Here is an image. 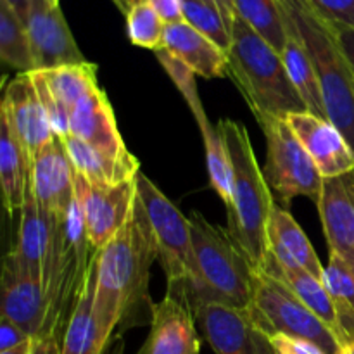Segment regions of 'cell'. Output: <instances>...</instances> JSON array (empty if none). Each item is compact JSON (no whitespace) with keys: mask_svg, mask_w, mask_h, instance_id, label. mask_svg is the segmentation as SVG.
<instances>
[{"mask_svg":"<svg viewBox=\"0 0 354 354\" xmlns=\"http://www.w3.org/2000/svg\"><path fill=\"white\" fill-rule=\"evenodd\" d=\"M75 197L93 251L106 248L128 223L137 206V178L116 185L92 183L75 171Z\"/></svg>","mask_w":354,"mask_h":354,"instance_id":"30bf717a","label":"cell"},{"mask_svg":"<svg viewBox=\"0 0 354 354\" xmlns=\"http://www.w3.org/2000/svg\"><path fill=\"white\" fill-rule=\"evenodd\" d=\"M286 121L324 178L354 171V149L330 120L303 111L289 114Z\"/></svg>","mask_w":354,"mask_h":354,"instance_id":"5bb4252c","label":"cell"},{"mask_svg":"<svg viewBox=\"0 0 354 354\" xmlns=\"http://www.w3.org/2000/svg\"><path fill=\"white\" fill-rule=\"evenodd\" d=\"M124 17H127V35L131 44L154 52L161 50L166 23L147 0H137L128 9Z\"/></svg>","mask_w":354,"mask_h":354,"instance_id":"d6a6232c","label":"cell"},{"mask_svg":"<svg viewBox=\"0 0 354 354\" xmlns=\"http://www.w3.org/2000/svg\"><path fill=\"white\" fill-rule=\"evenodd\" d=\"M268 248L283 268H303L324 280L325 266L292 214L275 203L268 225Z\"/></svg>","mask_w":354,"mask_h":354,"instance_id":"44dd1931","label":"cell"},{"mask_svg":"<svg viewBox=\"0 0 354 354\" xmlns=\"http://www.w3.org/2000/svg\"><path fill=\"white\" fill-rule=\"evenodd\" d=\"M166 24L182 23L183 0H147Z\"/></svg>","mask_w":354,"mask_h":354,"instance_id":"8d00e7d4","label":"cell"},{"mask_svg":"<svg viewBox=\"0 0 354 354\" xmlns=\"http://www.w3.org/2000/svg\"><path fill=\"white\" fill-rule=\"evenodd\" d=\"M54 216L41 209L37 203L33 189H28L26 201L19 211V230H17L16 258L21 268L44 282V266L52 242Z\"/></svg>","mask_w":354,"mask_h":354,"instance_id":"7402d4cb","label":"cell"},{"mask_svg":"<svg viewBox=\"0 0 354 354\" xmlns=\"http://www.w3.org/2000/svg\"><path fill=\"white\" fill-rule=\"evenodd\" d=\"M283 3L313 61L327 118L354 149V76L334 31L304 0H283Z\"/></svg>","mask_w":354,"mask_h":354,"instance_id":"8992f818","label":"cell"},{"mask_svg":"<svg viewBox=\"0 0 354 354\" xmlns=\"http://www.w3.org/2000/svg\"><path fill=\"white\" fill-rule=\"evenodd\" d=\"M337 354H354V335H351V337L339 348Z\"/></svg>","mask_w":354,"mask_h":354,"instance_id":"ee69618b","label":"cell"},{"mask_svg":"<svg viewBox=\"0 0 354 354\" xmlns=\"http://www.w3.org/2000/svg\"><path fill=\"white\" fill-rule=\"evenodd\" d=\"M218 130L225 138L234 171L232 203L227 207V228L252 266L261 272L270 252L268 225L275 197L259 168L244 124L234 120H221Z\"/></svg>","mask_w":354,"mask_h":354,"instance_id":"7a4b0ae2","label":"cell"},{"mask_svg":"<svg viewBox=\"0 0 354 354\" xmlns=\"http://www.w3.org/2000/svg\"><path fill=\"white\" fill-rule=\"evenodd\" d=\"M93 254L95 251L88 241L75 197L64 216H54L52 242L44 266L47 320L41 335H64L66 325L88 275Z\"/></svg>","mask_w":354,"mask_h":354,"instance_id":"5b68a950","label":"cell"},{"mask_svg":"<svg viewBox=\"0 0 354 354\" xmlns=\"http://www.w3.org/2000/svg\"><path fill=\"white\" fill-rule=\"evenodd\" d=\"M26 30L37 69L86 62L62 16L61 7L52 0H31Z\"/></svg>","mask_w":354,"mask_h":354,"instance_id":"7c38bea8","label":"cell"},{"mask_svg":"<svg viewBox=\"0 0 354 354\" xmlns=\"http://www.w3.org/2000/svg\"><path fill=\"white\" fill-rule=\"evenodd\" d=\"M268 337L277 354H327L310 339L296 337V335L289 334H272Z\"/></svg>","mask_w":354,"mask_h":354,"instance_id":"e575fe53","label":"cell"},{"mask_svg":"<svg viewBox=\"0 0 354 354\" xmlns=\"http://www.w3.org/2000/svg\"><path fill=\"white\" fill-rule=\"evenodd\" d=\"M235 16L282 54L290 33L283 0H234Z\"/></svg>","mask_w":354,"mask_h":354,"instance_id":"83f0119b","label":"cell"},{"mask_svg":"<svg viewBox=\"0 0 354 354\" xmlns=\"http://www.w3.org/2000/svg\"><path fill=\"white\" fill-rule=\"evenodd\" d=\"M33 342H35V339H31V341L24 342V344L17 346V348L9 349V351H3L0 354H31V349H33Z\"/></svg>","mask_w":354,"mask_h":354,"instance_id":"b9f144b4","label":"cell"},{"mask_svg":"<svg viewBox=\"0 0 354 354\" xmlns=\"http://www.w3.org/2000/svg\"><path fill=\"white\" fill-rule=\"evenodd\" d=\"M52 2H54V3H57V6H59V2H61V0H52Z\"/></svg>","mask_w":354,"mask_h":354,"instance_id":"f6af8a7d","label":"cell"},{"mask_svg":"<svg viewBox=\"0 0 354 354\" xmlns=\"http://www.w3.org/2000/svg\"><path fill=\"white\" fill-rule=\"evenodd\" d=\"M183 21L228 54L234 23L221 12L216 3L209 0H183Z\"/></svg>","mask_w":354,"mask_h":354,"instance_id":"1f68e13d","label":"cell"},{"mask_svg":"<svg viewBox=\"0 0 354 354\" xmlns=\"http://www.w3.org/2000/svg\"><path fill=\"white\" fill-rule=\"evenodd\" d=\"M332 28H354V0H304Z\"/></svg>","mask_w":354,"mask_h":354,"instance_id":"836d02e7","label":"cell"},{"mask_svg":"<svg viewBox=\"0 0 354 354\" xmlns=\"http://www.w3.org/2000/svg\"><path fill=\"white\" fill-rule=\"evenodd\" d=\"M0 116L6 118L31 159L55 137L30 73H17L6 86Z\"/></svg>","mask_w":354,"mask_h":354,"instance_id":"4fadbf2b","label":"cell"},{"mask_svg":"<svg viewBox=\"0 0 354 354\" xmlns=\"http://www.w3.org/2000/svg\"><path fill=\"white\" fill-rule=\"evenodd\" d=\"M95 280L97 251L93 254L85 283H83L82 294H80L75 310L66 325L61 354H104L109 346V341H106V337L102 335L95 315H93Z\"/></svg>","mask_w":354,"mask_h":354,"instance_id":"cb8c5ba5","label":"cell"},{"mask_svg":"<svg viewBox=\"0 0 354 354\" xmlns=\"http://www.w3.org/2000/svg\"><path fill=\"white\" fill-rule=\"evenodd\" d=\"M324 283L335 304L341 327V346L354 335V265L337 254H328Z\"/></svg>","mask_w":354,"mask_h":354,"instance_id":"f546056e","label":"cell"},{"mask_svg":"<svg viewBox=\"0 0 354 354\" xmlns=\"http://www.w3.org/2000/svg\"><path fill=\"white\" fill-rule=\"evenodd\" d=\"M33 159L17 140L6 118L0 116V183L7 213L21 211L31 185Z\"/></svg>","mask_w":354,"mask_h":354,"instance_id":"484cf974","label":"cell"},{"mask_svg":"<svg viewBox=\"0 0 354 354\" xmlns=\"http://www.w3.org/2000/svg\"><path fill=\"white\" fill-rule=\"evenodd\" d=\"M28 341H31V337L19 325L10 322L9 318L0 317V353L17 348Z\"/></svg>","mask_w":354,"mask_h":354,"instance_id":"d590c367","label":"cell"},{"mask_svg":"<svg viewBox=\"0 0 354 354\" xmlns=\"http://www.w3.org/2000/svg\"><path fill=\"white\" fill-rule=\"evenodd\" d=\"M2 2H6L19 16V19L26 24L28 14H30L31 9V0H2Z\"/></svg>","mask_w":354,"mask_h":354,"instance_id":"ab89813d","label":"cell"},{"mask_svg":"<svg viewBox=\"0 0 354 354\" xmlns=\"http://www.w3.org/2000/svg\"><path fill=\"white\" fill-rule=\"evenodd\" d=\"M69 135L111 154H130L120 130L109 97L97 88L83 97L69 116Z\"/></svg>","mask_w":354,"mask_h":354,"instance_id":"d6986e66","label":"cell"},{"mask_svg":"<svg viewBox=\"0 0 354 354\" xmlns=\"http://www.w3.org/2000/svg\"><path fill=\"white\" fill-rule=\"evenodd\" d=\"M44 76L48 90L59 104L71 116V111L83 97L99 88L97 83V66L93 62L66 64L52 69H37Z\"/></svg>","mask_w":354,"mask_h":354,"instance_id":"f1b7e54d","label":"cell"},{"mask_svg":"<svg viewBox=\"0 0 354 354\" xmlns=\"http://www.w3.org/2000/svg\"><path fill=\"white\" fill-rule=\"evenodd\" d=\"M332 31L354 76V28H332Z\"/></svg>","mask_w":354,"mask_h":354,"instance_id":"74e56055","label":"cell"},{"mask_svg":"<svg viewBox=\"0 0 354 354\" xmlns=\"http://www.w3.org/2000/svg\"><path fill=\"white\" fill-rule=\"evenodd\" d=\"M0 59L17 73L37 71L26 24L0 0Z\"/></svg>","mask_w":354,"mask_h":354,"instance_id":"4dcf8cb0","label":"cell"},{"mask_svg":"<svg viewBox=\"0 0 354 354\" xmlns=\"http://www.w3.org/2000/svg\"><path fill=\"white\" fill-rule=\"evenodd\" d=\"M280 55H282L283 64H286L287 73H289L290 82H292L294 86H296L297 93H299L301 99H303L306 109L310 111V113L318 114V116L327 118V113H325V106H324V97H322V90H320V82H318L313 61H311L310 54H308L306 47H304L303 38H301L299 33H297L292 19H290L289 38H287V44Z\"/></svg>","mask_w":354,"mask_h":354,"instance_id":"4316f807","label":"cell"},{"mask_svg":"<svg viewBox=\"0 0 354 354\" xmlns=\"http://www.w3.org/2000/svg\"><path fill=\"white\" fill-rule=\"evenodd\" d=\"M196 320L216 354H277L268 334L252 322L248 311L207 304L197 308Z\"/></svg>","mask_w":354,"mask_h":354,"instance_id":"8fae6325","label":"cell"},{"mask_svg":"<svg viewBox=\"0 0 354 354\" xmlns=\"http://www.w3.org/2000/svg\"><path fill=\"white\" fill-rule=\"evenodd\" d=\"M258 123L266 137L263 175L275 203L286 209L296 197H308L318 204L325 178L289 123L280 118H259Z\"/></svg>","mask_w":354,"mask_h":354,"instance_id":"ba28073f","label":"cell"},{"mask_svg":"<svg viewBox=\"0 0 354 354\" xmlns=\"http://www.w3.org/2000/svg\"><path fill=\"white\" fill-rule=\"evenodd\" d=\"M2 317L19 325L31 339L44 334L47 320L44 282L21 268L12 249L2 265Z\"/></svg>","mask_w":354,"mask_h":354,"instance_id":"9a60e30c","label":"cell"},{"mask_svg":"<svg viewBox=\"0 0 354 354\" xmlns=\"http://www.w3.org/2000/svg\"><path fill=\"white\" fill-rule=\"evenodd\" d=\"M158 259L151 227L140 201L120 234L97 251L93 315L100 332L111 342L118 328L151 324L149 297L151 266Z\"/></svg>","mask_w":354,"mask_h":354,"instance_id":"6da1fadb","label":"cell"},{"mask_svg":"<svg viewBox=\"0 0 354 354\" xmlns=\"http://www.w3.org/2000/svg\"><path fill=\"white\" fill-rule=\"evenodd\" d=\"M61 349L62 337L55 334H47L35 339L31 354H61Z\"/></svg>","mask_w":354,"mask_h":354,"instance_id":"f35d334b","label":"cell"},{"mask_svg":"<svg viewBox=\"0 0 354 354\" xmlns=\"http://www.w3.org/2000/svg\"><path fill=\"white\" fill-rule=\"evenodd\" d=\"M192 228L196 280L189 289L194 311L207 304L248 311L258 270L252 266L228 228L207 221L199 211L189 214Z\"/></svg>","mask_w":354,"mask_h":354,"instance_id":"3957f363","label":"cell"},{"mask_svg":"<svg viewBox=\"0 0 354 354\" xmlns=\"http://www.w3.org/2000/svg\"><path fill=\"white\" fill-rule=\"evenodd\" d=\"M261 272L268 273L270 277L280 280L283 286L289 287L296 294L297 299L308 310L313 311L334 332L339 341V346H341V327H339L337 311H335V304L332 301L330 294H328L327 287H325L324 280L311 275L310 272L303 268H283L273 258L272 252H268V256H266V261L263 265Z\"/></svg>","mask_w":354,"mask_h":354,"instance_id":"d4e9b609","label":"cell"},{"mask_svg":"<svg viewBox=\"0 0 354 354\" xmlns=\"http://www.w3.org/2000/svg\"><path fill=\"white\" fill-rule=\"evenodd\" d=\"M162 48L203 78L228 76V55L185 21L166 24Z\"/></svg>","mask_w":354,"mask_h":354,"instance_id":"ffe728a7","label":"cell"},{"mask_svg":"<svg viewBox=\"0 0 354 354\" xmlns=\"http://www.w3.org/2000/svg\"><path fill=\"white\" fill-rule=\"evenodd\" d=\"M317 207L328 254L354 265V171L325 178Z\"/></svg>","mask_w":354,"mask_h":354,"instance_id":"ac0fdd59","label":"cell"},{"mask_svg":"<svg viewBox=\"0 0 354 354\" xmlns=\"http://www.w3.org/2000/svg\"><path fill=\"white\" fill-rule=\"evenodd\" d=\"M31 189L38 206L52 216H64L75 201V168L61 137H54L33 158Z\"/></svg>","mask_w":354,"mask_h":354,"instance_id":"e0dca14e","label":"cell"},{"mask_svg":"<svg viewBox=\"0 0 354 354\" xmlns=\"http://www.w3.org/2000/svg\"><path fill=\"white\" fill-rule=\"evenodd\" d=\"M196 322L189 299L166 292L152 306L151 330L137 354H201Z\"/></svg>","mask_w":354,"mask_h":354,"instance_id":"2e32d148","label":"cell"},{"mask_svg":"<svg viewBox=\"0 0 354 354\" xmlns=\"http://www.w3.org/2000/svg\"><path fill=\"white\" fill-rule=\"evenodd\" d=\"M249 317L265 334H289L310 339L327 354H337L339 341L334 332L308 310L296 294L268 273L258 272L252 289Z\"/></svg>","mask_w":354,"mask_h":354,"instance_id":"9c48e42d","label":"cell"},{"mask_svg":"<svg viewBox=\"0 0 354 354\" xmlns=\"http://www.w3.org/2000/svg\"><path fill=\"white\" fill-rule=\"evenodd\" d=\"M228 76L244 95L256 120L280 118L308 111L290 82L279 50L259 37L241 17L232 26Z\"/></svg>","mask_w":354,"mask_h":354,"instance_id":"277c9868","label":"cell"},{"mask_svg":"<svg viewBox=\"0 0 354 354\" xmlns=\"http://www.w3.org/2000/svg\"><path fill=\"white\" fill-rule=\"evenodd\" d=\"M111 2L114 3V6L118 7V9L121 10V14H127L128 12V9H130L131 6H133L135 2H137V0H111Z\"/></svg>","mask_w":354,"mask_h":354,"instance_id":"7bdbcfd3","label":"cell"},{"mask_svg":"<svg viewBox=\"0 0 354 354\" xmlns=\"http://www.w3.org/2000/svg\"><path fill=\"white\" fill-rule=\"evenodd\" d=\"M137 194L151 227L158 261L168 279L166 292L189 299V289L197 272L189 216L142 171L137 175Z\"/></svg>","mask_w":354,"mask_h":354,"instance_id":"52a82bcc","label":"cell"},{"mask_svg":"<svg viewBox=\"0 0 354 354\" xmlns=\"http://www.w3.org/2000/svg\"><path fill=\"white\" fill-rule=\"evenodd\" d=\"M209 2H214L216 3L218 7H220L221 9V12L225 14V16L228 17V19L232 21V23H234L235 21V7H234V0H209Z\"/></svg>","mask_w":354,"mask_h":354,"instance_id":"60d3db41","label":"cell"},{"mask_svg":"<svg viewBox=\"0 0 354 354\" xmlns=\"http://www.w3.org/2000/svg\"><path fill=\"white\" fill-rule=\"evenodd\" d=\"M62 142L75 171L92 183L116 185V183L135 180L140 173V162L131 152L124 156L111 154L71 135L62 138Z\"/></svg>","mask_w":354,"mask_h":354,"instance_id":"603a6c76","label":"cell"}]
</instances>
